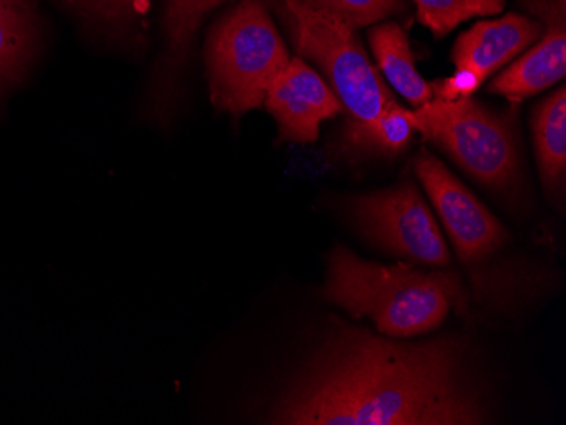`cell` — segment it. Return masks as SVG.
<instances>
[{
  "label": "cell",
  "mask_w": 566,
  "mask_h": 425,
  "mask_svg": "<svg viewBox=\"0 0 566 425\" xmlns=\"http://www.w3.org/2000/svg\"><path fill=\"white\" fill-rule=\"evenodd\" d=\"M465 353L450 338L390 341L342 326L280 396L273 424H485Z\"/></svg>",
  "instance_id": "1"
},
{
  "label": "cell",
  "mask_w": 566,
  "mask_h": 425,
  "mask_svg": "<svg viewBox=\"0 0 566 425\" xmlns=\"http://www.w3.org/2000/svg\"><path fill=\"white\" fill-rule=\"evenodd\" d=\"M324 300L353 317H368L378 331L406 339L428 334L451 309L465 307V291L451 272H421L406 263L378 265L348 247H334L327 259Z\"/></svg>",
  "instance_id": "2"
},
{
  "label": "cell",
  "mask_w": 566,
  "mask_h": 425,
  "mask_svg": "<svg viewBox=\"0 0 566 425\" xmlns=\"http://www.w3.org/2000/svg\"><path fill=\"white\" fill-rule=\"evenodd\" d=\"M289 62L287 46L263 2L243 0L208 38L206 65L212 104L237 117L259 109Z\"/></svg>",
  "instance_id": "3"
},
{
  "label": "cell",
  "mask_w": 566,
  "mask_h": 425,
  "mask_svg": "<svg viewBox=\"0 0 566 425\" xmlns=\"http://www.w3.org/2000/svg\"><path fill=\"white\" fill-rule=\"evenodd\" d=\"M282 2L295 50L323 70L327 85L348 116L345 126L374 123L394 98L359 43L356 28L339 15L301 0Z\"/></svg>",
  "instance_id": "4"
},
{
  "label": "cell",
  "mask_w": 566,
  "mask_h": 425,
  "mask_svg": "<svg viewBox=\"0 0 566 425\" xmlns=\"http://www.w3.org/2000/svg\"><path fill=\"white\" fill-rule=\"evenodd\" d=\"M419 132L482 185L511 192L520 183V145L511 120L475 98L432 97L415 110Z\"/></svg>",
  "instance_id": "5"
},
{
  "label": "cell",
  "mask_w": 566,
  "mask_h": 425,
  "mask_svg": "<svg viewBox=\"0 0 566 425\" xmlns=\"http://www.w3.org/2000/svg\"><path fill=\"white\" fill-rule=\"evenodd\" d=\"M345 209L364 236L387 252L421 265H450L447 241L415 183L352 196Z\"/></svg>",
  "instance_id": "6"
},
{
  "label": "cell",
  "mask_w": 566,
  "mask_h": 425,
  "mask_svg": "<svg viewBox=\"0 0 566 425\" xmlns=\"http://www.w3.org/2000/svg\"><path fill=\"white\" fill-rule=\"evenodd\" d=\"M415 170L461 259L479 262L497 252L507 240L504 226L438 158L419 153Z\"/></svg>",
  "instance_id": "7"
},
{
  "label": "cell",
  "mask_w": 566,
  "mask_h": 425,
  "mask_svg": "<svg viewBox=\"0 0 566 425\" xmlns=\"http://www.w3.org/2000/svg\"><path fill=\"white\" fill-rule=\"evenodd\" d=\"M265 106L279 124L280 139L297 145L316 141L321 123L343 113L333 88L302 56L292 59L276 75Z\"/></svg>",
  "instance_id": "8"
},
{
  "label": "cell",
  "mask_w": 566,
  "mask_h": 425,
  "mask_svg": "<svg viewBox=\"0 0 566 425\" xmlns=\"http://www.w3.org/2000/svg\"><path fill=\"white\" fill-rule=\"evenodd\" d=\"M524 6L539 18L545 33L489 87L512 103L558 84L566 73V0H524Z\"/></svg>",
  "instance_id": "9"
},
{
  "label": "cell",
  "mask_w": 566,
  "mask_h": 425,
  "mask_svg": "<svg viewBox=\"0 0 566 425\" xmlns=\"http://www.w3.org/2000/svg\"><path fill=\"white\" fill-rule=\"evenodd\" d=\"M543 34L542 22L521 14L483 21L461 34L453 47L457 68L472 70L483 81L533 46Z\"/></svg>",
  "instance_id": "10"
},
{
  "label": "cell",
  "mask_w": 566,
  "mask_h": 425,
  "mask_svg": "<svg viewBox=\"0 0 566 425\" xmlns=\"http://www.w3.org/2000/svg\"><path fill=\"white\" fill-rule=\"evenodd\" d=\"M419 132L415 113L390 100L384 113L367 126H345L339 138V153L349 160L396 158L409 148Z\"/></svg>",
  "instance_id": "11"
},
{
  "label": "cell",
  "mask_w": 566,
  "mask_h": 425,
  "mask_svg": "<svg viewBox=\"0 0 566 425\" xmlns=\"http://www.w3.org/2000/svg\"><path fill=\"white\" fill-rule=\"evenodd\" d=\"M370 46L389 84L418 109L432 100L431 84L419 75L406 31L397 22H385L370 31Z\"/></svg>",
  "instance_id": "12"
},
{
  "label": "cell",
  "mask_w": 566,
  "mask_h": 425,
  "mask_svg": "<svg viewBox=\"0 0 566 425\" xmlns=\"http://www.w3.org/2000/svg\"><path fill=\"white\" fill-rule=\"evenodd\" d=\"M228 0H168L165 15L167 52L157 72L158 100L164 104L165 92L174 87L189 56L197 31L212 9Z\"/></svg>",
  "instance_id": "13"
},
{
  "label": "cell",
  "mask_w": 566,
  "mask_h": 425,
  "mask_svg": "<svg viewBox=\"0 0 566 425\" xmlns=\"http://www.w3.org/2000/svg\"><path fill=\"white\" fill-rule=\"evenodd\" d=\"M537 168L549 193L562 192L566 171V88L545 98L533 114Z\"/></svg>",
  "instance_id": "14"
},
{
  "label": "cell",
  "mask_w": 566,
  "mask_h": 425,
  "mask_svg": "<svg viewBox=\"0 0 566 425\" xmlns=\"http://www.w3.org/2000/svg\"><path fill=\"white\" fill-rule=\"evenodd\" d=\"M419 21L436 38L447 36L475 15L501 14L505 0H415Z\"/></svg>",
  "instance_id": "15"
},
{
  "label": "cell",
  "mask_w": 566,
  "mask_h": 425,
  "mask_svg": "<svg viewBox=\"0 0 566 425\" xmlns=\"http://www.w3.org/2000/svg\"><path fill=\"white\" fill-rule=\"evenodd\" d=\"M70 11L107 28V30H136L151 9L153 0H60Z\"/></svg>",
  "instance_id": "16"
},
{
  "label": "cell",
  "mask_w": 566,
  "mask_h": 425,
  "mask_svg": "<svg viewBox=\"0 0 566 425\" xmlns=\"http://www.w3.org/2000/svg\"><path fill=\"white\" fill-rule=\"evenodd\" d=\"M33 46L30 14L0 21V85L15 81L24 68Z\"/></svg>",
  "instance_id": "17"
},
{
  "label": "cell",
  "mask_w": 566,
  "mask_h": 425,
  "mask_svg": "<svg viewBox=\"0 0 566 425\" xmlns=\"http://www.w3.org/2000/svg\"><path fill=\"white\" fill-rule=\"evenodd\" d=\"M348 21L352 26L365 28L402 11L406 0H301Z\"/></svg>",
  "instance_id": "18"
},
{
  "label": "cell",
  "mask_w": 566,
  "mask_h": 425,
  "mask_svg": "<svg viewBox=\"0 0 566 425\" xmlns=\"http://www.w3.org/2000/svg\"><path fill=\"white\" fill-rule=\"evenodd\" d=\"M483 82L485 81L472 70L458 68L451 77L434 82L431 85V91L434 98H441L447 103H457V100L473 97L475 92L482 87Z\"/></svg>",
  "instance_id": "19"
},
{
  "label": "cell",
  "mask_w": 566,
  "mask_h": 425,
  "mask_svg": "<svg viewBox=\"0 0 566 425\" xmlns=\"http://www.w3.org/2000/svg\"><path fill=\"white\" fill-rule=\"evenodd\" d=\"M24 0H0V21L15 18V15L25 14Z\"/></svg>",
  "instance_id": "20"
}]
</instances>
